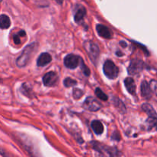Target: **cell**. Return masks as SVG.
I'll use <instances>...</instances> for the list:
<instances>
[{
    "mask_svg": "<svg viewBox=\"0 0 157 157\" xmlns=\"http://www.w3.org/2000/svg\"><path fill=\"white\" fill-rule=\"evenodd\" d=\"M38 43L37 42H33L26 46L24 50H23L22 53L21 54V55L17 58V66L19 67H25L30 62L31 59L33 57V55H35V52L38 49Z\"/></svg>",
    "mask_w": 157,
    "mask_h": 157,
    "instance_id": "1",
    "label": "cell"
},
{
    "mask_svg": "<svg viewBox=\"0 0 157 157\" xmlns=\"http://www.w3.org/2000/svg\"><path fill=\"white\" fill-rule=\"evenodd\" d=\"M104 75L109 79H116L119 75V68L117 66L110 60H107L103 66Z\"/></svg>",
    "mask_w": 157,
    "mask_h": 157,
    "instance_id": "2",
    "label": "cell"
},
{
    "mask_svg": "<svg viewBox=\"0 0 157 157\" xmlns=\"http://www.w3.org/2000/svg\"><path fill=\"white\" fill-rule=\"evenodd\" d=\"M84 49L88 54L90 60L96 63V61L98 60L100 54V49L98 45H97L95 43L92 42V41H86V42H84Z\"/></svg>",
    "mask_w": 157,
    "mask_h": 157,
    "instance_id": "3",
    "label": "cell"
},
{
    "mask_svg": "<svg viewBox=\"0 0 157 157\" xmlns=\"http://www.w3.org/2000/svg\"><path fill=\"white\" fill-rule=\"evenodd\" d=\"M145 63L140 59H133L130 61L127 71L130 75H134L140 73L145 68Z\"/></svg>",
    "mask_w": 157,
    "mask_h": 157,
    "instance_id": "4",
    "label": "cell"
},
{
    "mask_svg": "<svg viewBox=\"0 0 157 157\" xmlns=\"http://www.w3.org/2000/svg\"><path fill=\"white\" fill-rule=\"evenodd\" d=\"M81 58L74 54H69L64 58V65L69 69H75L78 67L81 64Z\"/></svg>",
    "mask_w": 157,
    "mask_h": 157,
    "instance_id": "5",
    "label": "cell"
},
{
    "mask_svg": "<svg viewBox=\"0 0 157 157\" xmlns=\"http://www.w3.org/2000/svg\"><path fill=\"white\" fill-rule=\"evenodd\" d=\"M83 107L89 111L96 112L101 108V104L93 97H87L83 104Z\"/></svg>",
    "mask_w": 157,
    "mask_h": 157,
    "instance_id": "6",
    "label": "cell"
},
{
    "mask_svg": "<svg viewBox=\"0 0 157 157\" xmlns=\"http://www.w3.org/2000/svg\"><path fill=\"white\" fill-rule=\"evenodd\" d=\"M93 147L94 150L99 153H102V154H107L109 156H117V155H121L117 153V150L114 148H110L106 146H103L100 143L98 142H93Z\"/></svg>",
    "mask_w": 157,
    "mask_h": 157,
    "instance_id": "7",
    "label": "cell"
},
{
    "mask_svg": "<svg viewBox=\"0 0 157 157\" xmlns=\"http://www.w3.org/2000/svg\"><path fill=\"white\" fill-rule=\"evenodd\" d=\"M43 84L46 87H54L58 81V76L55 71H50L46 73L42 78Z\"/></svg>",
    "mask_w": 157,
    "mask_h": 157,
    "instance_id": "8",
    "label": "cell"
},
{
    "mask_svg": "<svg viewBox=\"0 0 157 157\" xmlns=\"http://www.w3.org/2000/svg\"><path fill=\"white\" fill-rule=\"evenodd\" d=\"M75 21L78 24L83 22L84 18L87 14L86 9L81 5H78L75 9Z\"/></svg>",
    "mask_w": 157,
    "mask_h": 157,
    "instance_id": "9",
    "label": "cell"
},
{
    "mask_svg": "<svg viewBox=\"0 0 157 157\" xmlns=\"http://www.w3.org/2000/svg\"><path fill=\"white\" fill-rule=\"evenodd\" d=\"M140 92L143 98L146 100H150L152 98L153 90H152L150 84L146 81H144L140 85Z\"/></svg>",
    "mask_w": 157,
    "mask_h": 157,
    "instance_id": "10",
    "label": "cell"
},
{
    "mask_svg": "<svg viewBox=\"0 0 157 157\" xmlns=\"http://www.w3.org/2000/svg\"><path fill=\"white\" fill-rule=\"evenodd\" d=\"M96 28L97 32L101 37L105 39H110L112 38V32L107 26L104 25H98Z\"/></svg>",
    "mask_w": 157,
    "mask_h": 157,
    "instance_id": "11",
    "label": "cell"
},
{
    "mask_svg": "<svg viewBox=\"0 0 157 157\" xmlns=\"http://www.w3.org/2000/svg\"><path fill=\"white\" fill-rule=\"evenodd\" d=\"M52 55L48 52H44L39 55L37 60V65L38 67H44L52 61Z\"/></svg>",
    "mask_w": 157,
    "mask_h": 157,
    "instance_id": "12",
    "label": "cell"
},
{
    "mask_svg": "<svg viewBox=\"0 0 157 157\" xmlns=\"http://www.w3.org/2000/svg\"><path fill=\"white\" fill-rule=\"evenodd\" d=\"M124 84H125V87L127 88V91L132 95L136 94V86L135 84L134 80L132 78H127L124 80Z\"/></svg>",
    "mask_w": 157,
    "mask_h": 157,
    "instance_id": "13",
    "label": "cell"
},
{
    "mask_svg": "<svg viewBox=\"0 0 157 157\" xmlns=\"http://www.w3.org/2000/svg\"><path fill=\"white\" fill-rule=\"evenodd\" d=\"M91 128L97 135L102 134L104 132V125L100 121H94L91 123Z\"/></svg>",
    "mask_w": 157,
    "mask_h": 157,
    "instance_id": "14",
    "label": "cell"
},
{
    "mask_svg": "<svg viewBox=\"0 0 157 157\" xmlns=\"http://www.w3.org/2000/svg\"><path fill=\"white\" fill-rule=\"evenodd\" d=\"M11 25V21L10 18L8 15H2L0 17V27L2 29H7L10 27Z\"/></svg>",
    "mask_w": 157,
    "mask_h": 157,
    "instance_id": "15",
    "label": "cell"
},
{
    "mask_svg": "<svg viewBox=\"0 0 157 157\" xmlns=\"http://www.w3.org/2000/svg\"><path fill=\"white\" fill-rule=\"evenodd\" d=\"M142 109L144 112L149 115V117H157L156 111L154 110L153 107L150 104H144L142 105Z\"/></svg>",
    "mask_w": 157,
    "mask_h": 157,
    "instance_id": "16",
    "label": "cell"
},
{
    "mask_svg": "<svg viewBox=\"0 0 157 157\" xmlns=\"http://www.w3.org/2000/svg\"><path fill=\"white\" fill-rule=\"evenodd\" d=\"M95 94H96V96L98 97L100 100H101V101H107V100H108V97L107 96V94H104V92L101 90V89L99 88V87L96 88V90H95Z\"/></svg>",
    "mask_w": 157,
    "mask_h": 157,
    "instance_id": "17",
    "label": "cell"
},
{
    "mask_svg": "<svg viewBox=\"0 0 157 157\" xmlns=\"http://www.w3.org/2000/svg\"><path fill=\"white\" fill-rule=\"evenodd\" d=\"M76 84H77V81L71 78H66L64 80V85L66 87H74V86H75Z\"/></svg>",
    "mask_w": 157,
    "mask_h": 157,
    "instance_id": "18",
    "label": "cell"
},
{
    "mask_svg": "<svg viewBox=\"0 0 157 157\" xmlns=\"http://www.w3.org/2000/svg\"><path fill=\"white\" fill-rule=\"evenodd\" d=\"M149 126L150 127L155 128L157 130V117H150L148 120H147Z\"/></svg>",
    "mask_w": 157,
    "mask_h": 157,
    "instance_id": "19",
    "label": "cell"
},
{
    "mask_svg": "<svg viewBox=\"0 0 157 157\" xmlns=\"http://www.w3.org/2000/svg\"><path fill=\"white\" fill-rule=\"evenodd\" d=\"M84 95V91L81 89L75 88L73 90V98L75 100H78Z\"/></svg>",
    "mask_w": 157,
    "mask_h": 157,
    "instance_id": "20",
    "label": "cell"
},
{
    "mask_svg": "<svg viewBox=\"0 0 157 157\" xmlns=\"http://www.w3.org/2000/svg\"><path fill=\"white\" fill-rule=\"evenodd\" d=\"M80 65H81V71H83V73H84V75H85V76H90V69L87 67V66L85 65V64L84 63V61H83V60L81 59V64H80Z\"/></svg>",
    "mask_w": 157,
    "mask_h": 157,
    "instance_id": "21",
    "label": "cell"
},
{
    "mask_svg": "<svg viewBox=\"0 0 157 157\" xmlns=\"http://www.w3.org/2000/svg\"><path fill=\"white\" fill-rule=\"evenodd\" d=\"M150 84L153 92L157 96V81H156V80H152V81H150Z\"/></svg>",
    "mask_w": 157,
    "mask_h": 157,
    "instance_id": "22",
    "label": "cell"
},
{
    "mask_svg": "<svg viewBox=\"0 0 157 157\" xmlns=\"http://www.w3.org/2000/svg\"><path fill=\"white\" fill-rule=\"evenodd\" d=\"M112 138H113V140H120V139H121V137H120V134L118 132H114L113 133V134L112 135Z\"/></svg>",
    "mask_w": 157,
    "mask_h": 157,
    "instance_id": "23",
    "label": "cell"
},
{
    "mask_svg": "<svg viewBox=\"0 0 157 157\" xmlns=\"http://www.w3.org/2000/svg\"><path fill=\"white\" fill-rule=\"evenodd\" d=\"M13 39H14V42H15L16 44H19V43H20V38H19V35H14Z\"/></svg>",
    "mask_w": 157,
    "mask_h": 157,
    "instance_id": "24",
    "label": "cell"
},
{
    "mask_svg": "<svg viewBox=\"0 0 157 157\" xmlns=\"http://www.w3.org/2000/svg\"><path fill=\"white\" fill-rule=\"evenodd\" d=\"M18 35H19V36H25V31H20L19 32H18Z\"/></svg>",
    "mask_w": 157,
    "mask_h": 157,
    "instance_id": "25",
    "label": "cell"
},
{
    "mask_svg": "<svg viewBox=\"0 0 157 157\" xmlns=\"http://www.w3.org/2000/svg\"><path fill=\"white\" fill-rule=\"evenodd\" d=\"M120 44H121V45H122V46H124V48H126L127 46V43L125 42V41H121V42H120Z\"/></svg>",
    "mask_w": 157,
    "mask_h": 157,
    "instance_id": "26",
    "label": "cell"
},
{
    "mask_svg": "<svg viewBox=\"0 0 157 157\" xmlns=\"http://www.w3.org/2000/svg\"><path fill=\"white\" fill-rule=\"evenodd\" d=\"M54 1H55L59 5H61L63 3V0H54Z\"/></svg>",
    "mask_w": 157,
    "mask_h": 157,
    "instance_id": "27",
    "label": "cell"
}]
</instances>
